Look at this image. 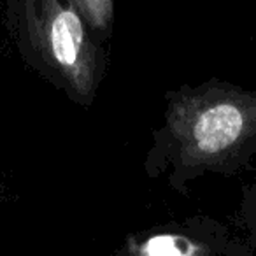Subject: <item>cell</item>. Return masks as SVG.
<instances>
[{
  "mask_svg": "<svg viewBox=\"0 0 256 256\" xmlns=\"http://www.w3.org/2000/svg\"><path fill=\"white\" fill-rule=\"evenodd\" d=\"M172 151L181 165L212 168L256 148V93L206 86L179 98L168 118Z\"/></svg>",
  "mask_w": 256,
  "mask_h": 256,
  "instance_id": "obj_1",
  "label": "cell"
},
{
  "mask_svg": "<svg viewBox=\"0 0 256 256\" xmlns=\"http://www.w3.org/2000/svg\"><path fill=\"white\" fill-rule=\"evenodd\" d=\"M146 256H186V252L176 237L160 235L148 242Z\"/></svg>",
  "mask_w": 256,
  "mask_h": 256,
  "instance_id": "obj_3",
  "label": "cell"
},
{
  "mask_svg": "<svg viewBox=\"0 0 256 256\" xmlns=\"http://www.w3.org/2000/svg\"><path fill=\"white\" fill-rule=\"evenodd\" d=\"M34 46L70 92L90 96L95 88L96 60L81 16L70 0H28Z\"/></svg>",
  "mask_w": 256,
  "mask_h": 256,
  "instance_id": "obj_2",
  "label": "cell"
}]
</instances>
